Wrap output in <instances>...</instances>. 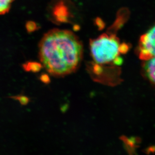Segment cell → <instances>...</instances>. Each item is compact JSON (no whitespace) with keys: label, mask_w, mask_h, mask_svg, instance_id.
I'll use <instances>...</instances> for the list:
<instances>
[{"label":"cell","mask_w":155,"mask_h":155,"mask_svg":"<svg viewBox=\"0 0 155 155\" xmlns=\"http://www.w3.org/2000/svg\"><path fill=\"white\" fill-rule=\"evenodd\" d=\"M82 56V43L70 30L53 29L40 41V60L52 76L64 77L74 72L80 66Z\"/></svg>","instance_id":"obj_1"},{"label":"cell","mask_w":155,"mask_h":155,"mask_svg":"<svg viewBox=\"0 0 155 155\" xmlns=\"http://www.w3.org/2000/svg\"><path fill=\"white\" fill-rule=\"evenodd\" d=\"M89 48L94 62L92 66L100 67L104 65H120L123 63L121 55L127 52L129 46L121 42L116 35L104 33L91 40Z\"/></svg>","instance_id":"obj_2"},{"label":"cell","mask_w":155,"mask_h":155,"mask_svg":"<svg viewBox=\"0 0 155 155\" xmlns=\"http://www.w3.org/2000/svg\"><path fill=\"white\" fill-rule=\"evenodd\" d=\"M137 53L140 58L144 61L155 57V25L140 36Z\"/></svg>","instance_id":"obj_3"},{"label":"cell","mask_w":155,"mask_h":155,"mask_svg":"<svg viewBox=\"0 0 155 155\" xmlns=\"http://www.w3.org/2000/svg\"><path fill=\"white\" fill-rule=\"evenodd\" d=\"M143 68L145 76L155 85V57L145 61Z\"/></svg>","instance_id":"obj_4"},{"label":"cell","mask_w":155,"mask_h":155,"mask_svg":"<svg viewBox=\"0 0 155 155\" xmlns=\"http://www.w3.org/2000/svg\"><path fill=\"white\" fill-rule=\"evenodd\" d=\"M14 1L15 0H0V15L8 13Z\"/></svg>","instance_id":"obj_5"}]
</instances>
